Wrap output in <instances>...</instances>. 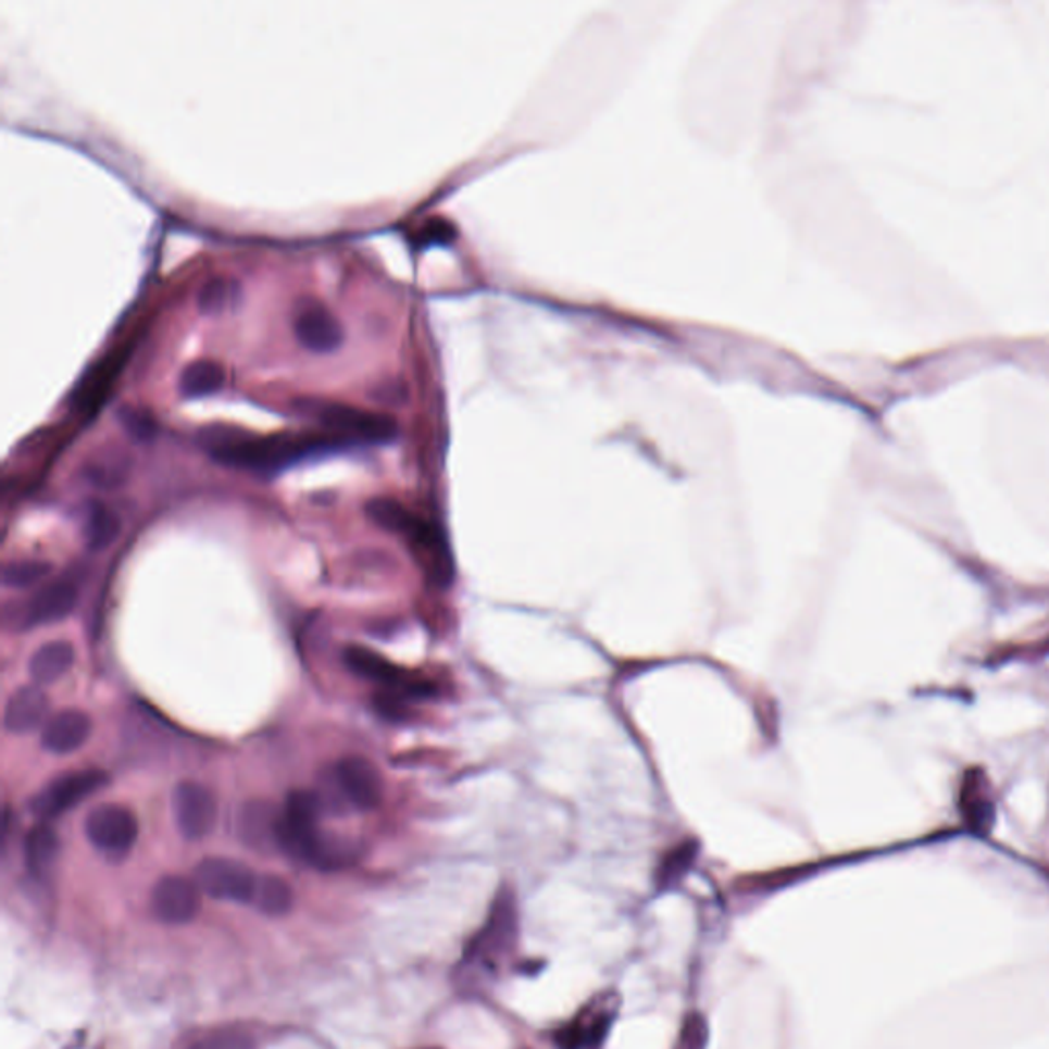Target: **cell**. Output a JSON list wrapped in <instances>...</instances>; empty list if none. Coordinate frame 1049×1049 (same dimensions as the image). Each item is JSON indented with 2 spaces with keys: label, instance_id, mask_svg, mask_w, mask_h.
<instances>
[{
  "label": "cell",
  "instance_id": "obj_1",
  "mask_svg": "<svg viewBox=\"0 0 1049 1049\" xmlns=\"http://www.w3.org/2000/svg\"><path fill=\"white\" fill-rule=\"evenodd\" d=\"M201 445L220 463L242 470L271 472L282 470L289 463L302 460L303 455L330 445V439L305 435L252 437L236 428L210 427L201 433Z\"/></svg>",
  "mask_w": 1049,
  "mask_h": 1049
},
{
  "label": "cell",
  "instance_id": "obj_2",
  "mask_svg": "<svg viewBox=\"0 0 1049 1049\" xmlns=\"http://www.w3.org/2000/svg\"><path fill=\"white\" fill-rule=\"evenodd\" d=\"M303 410L319 419L324 427L335 435L351 437L370 444H386L396 437V423L390 416L372 412V410L357 409L351 404H342L335 400H305Z\"/></svg>",
  "mask_w": 1049,
  "mask_h": 1049
},
{
  "label": "cell",
  "instance_id": "obj_3",
  "mask_svg": "<svg viewBox=\"0 0 1049 1049\" xmlns=\"http://www.w3.org/2000/svg\"><path fill=\"white\" fill-rule=\"evenodd\" d=\"M136 814L120 803H101L85 819V835L99 853L122 859L132 851L138 838Z\"/></svg>",
  "mask_w": 1049,
  "mask_h": 1049
},
{
  "label": "cell",
  "instance_id": "obj_4",
  "mask_svg": "<svg viewBox=\"0 0 1049 1049\" xmlns=\"http://www.w3.org/2000/svg\"><path fill=\"white\" fill-rule=\"evenodd\" d=\"M197 888L210 898L236 904H252L259 875L240 861L210 857L196 867Z\"/></svg>",
  "mask_w": 1049,
  "mask_h": 1049
},
{
  "label": "cell",
  "instance_id": "obj_5",
  "mask_svg": "<svg viewBox=\"0 0 1049 1049\" xmlns=\"http://www.w3.org/2000/svg\"><path fill=\"white\" fill-rule=\"evenodd\" d=\"M109 783V775L101 769H78L58 775L48 783L32 803L34 812L41 820H54L64 812L87 800Z\"/></svg>",
  "mask_w": 1049,
  "mask_h": 1049
},
{
  "label": "cell",
  "instance_id": "obj_6",
  "mask_svg": "<svg viewBox=\"0 0 1049 1049\" xmlns=\"http://www.w3.org/2000/svg\"><path fill=\"white\" fill-rule=\"evenodd\" d=\"M516 914L513 896L509 891L500 894L490 910L488 923L465 949V961L495 965L498 958H502L515 941Z\"/></svg>",
  "mask_w": 1049,
  "mask_h": 1049
},
{
  "label": "cell",
  "instance_id": "obj_7",
  "mask_svg": "<svg viewBox=\"0 0 1049 1049\" xmlns=\"http://www.w3.org/2000/svg\"><path fill=\"white\" fill-rule=\"evenodd\" d=\"M173 814L180 835L187 840H201L214 831L217 801L201 783H178L173 791Z\"/></svg>",
  "mask_w": 1049,
  "mask_h": 1049
},
{
  "label": "cell",
  "instance_id": "obj_8",
  "mask_svg": "<svg viewBox=\"0 0 1049 1049\" xmlns=\"http://www.w3.org/2000/svg\"><path fill=\"white\" fill-rule=\"evenodd\" d=\"M335 782L349 808L372 812L384 796V782L377 766L363 757H345L333 769Z\"/></svg>",
  "mask_w": 1049,
  "mask_h": 1049
},
{
  "label": "cell",
  "instance_id": "obj_9",
  "mask_svg": "<svg viewBox=\"0 0 1049 1049\" xmlns=\"http://www.w3.org/2000/svg\"><path fill=\"white\" fill-rule=\"evenodd\" d=\"M294 333L303 347L314 353H333L345 340L342 324L316 298H303L296 305Z\"/></svg>",
  "mask_w": 1049,
  "mask_h": 1049
},
{
  "label": "cell",
  "instance_id": "obj_10",
  "mask_svg": "<svg viewBox=\"0 0 1049 1049\" xmlns=\"http://www.w3.org/2000/svg\"><path fill=\"white\" fill-rule=\"evenodd\" d=\"M199 891L196 882L180 875H166L152 889V914L164 925H187L201 910Z\"/></svg>",
  "mask_w": 1049,
  "mask_h": 1049
},
{
  "label": "cell",
  "instance_id": "obj_11",
  "mask_svg": "<svg viewBox=\"0 0 1049 1049\" xmlns=\"http://www.w3.org/2000/svg\"><path fill=\"white\" fill-rule=\"evenodd\" d=\"M279 828H282V808L271 801H249L240 808L236 819V831L240 840L261 853L279 851Z\"/></svg>",
  "mask_w": 1049,
  "mask_h": 1049
},
{
  "label": "cell",
  "instance_id": "obj_12",
  "mask_svg": "<svg viewBox=\"0 0 1049 1049\" xmlns=\"http://www.w3.org/2000/svg\"><path fill=\"white\" fill-rule=\"evenodd\" d=\"M78 601V590L66 580H58L48 587L41 588L36 597L18 607V615L15 617L18 629L32 627V625H48L66 620L76 607Z\"/></svg>",
  "mask_w": 1049,
  "mask_h": 1049
},
{
  "label": "cell",
  "instance_id": "obj_13",
  "mask_svg": "<svg viewBox=\"0 0 1049 1049\" xmlns=\"http://www.w3.org/2000/svg\"><path fill=\"white\" fill-rule=\"evenodd\" d=\"M92 722L80 710L54 713L41 729V747L52 754H71L89 740Z\"/></svg>",
  "mask_w": 1049,
  "mask_h": 1049
},
{
  "label": "cell",
  "instance_id": "obj_14",
  "mask_svg": "<svg viewBox=\"0 0 1049 1049\" xmlns=\"http://www.w3.org/2000/svg\"><path fill=\"white\" fill-rule=\"evenodd\" d=\"M50 699L39 685L21 687L9 697L4 708V728L13 734H29L46 724Z\"/></svg>",
  "mask_w": 1049,
  "mask_h": 1049
},
{
  "label": "cell",
  "instance_id": "obj_15",
  "mask_svg": "<svg viewBox=\"0 0 1049 1049\" xmlns=\"http://www.w3.org/2000/svg\"><path fill=\"white\" fill-rule=\"evenodd\" d=\"M613 1025V1014L601 1011L590 1016H576L572 1023L553 1033V1041L560 1049H595L603 1044Z\"/></svg>",
  "mask_w": 1049,
  "mask_h": 1049
},
{
  "label": "cell",
  "instance_id": "obj_16",
  "mask_svg": "<svg viewBox=\"0 0 1049 1049\" xmlns=\"http://www.w3.org/2000/svg\"><path fill=\"white\" fill-rule=\"evenodd\" d=\"M72 664L74 648L71 641H48L29 660V675L36 685H52L71 671Z\"/></svg>",
  "mask_w": 1049,
  "mask_h": 1049
},
{
  "label": "cell",
  "instance_id": "obj_17",
  "mask_svg": "<svg viewBox=\"0 0 1049 1049\" xmlns=\"http://www.w3.org/2000/svg\"><path fill=\"white\" fill-rule=\"evenodd\" d=\"M124 363V355H113L105 359L101 365L95 367V372H90L87 375L85 382H80V386L74 390V404L76 409L83 410V412H90V410L97 409L103 404V400L108 398L109 388H111V382L113 377L120 372Z\"/></svg>",
  "mask_w": 1049,
  "mask_h": 1049
},
{
  "label": "cell",
  "instance_id": "obj_18",
  "mask_svg": "<svg viewBox=\"0 0 1049 1049\" xmlns=\"http://www.w3.org/2000/svg\"><path fill=\"white\" fill-rule=\"evenodd\" d=\"M365 511L377 527H382L390 534L404 535L407 539L423 523L421 516L414 515L402 502H398L394 498H372L367 502Z\"/></svg>",
  "mask_w": 1049,
  "mask_h": 1049
},
{
  "label": "cell",
  "instance_id": "obj_19",
  "mask_svg": "<svg viewBox=\"0 0 1049 1049\" xmlns=\"http://www.w3.org/2000/svg\"><path fill=\"white\" fill-rule=\"evenodd\" d=\"M224 382H226L224 367L215 361H210V359H201V361L189 363L183 370L178 390L185 398H203V396H210V394L220 390L224 386Z\"/></svg>",
  "mask_w": 1049,
  "mask_h": 1049
},
{
  "label": "cell",
  "instance_id": "obj_20",
  "mask_svg": "<svg viewBox=\"0 0 1049 1049\" xmlns=\"http://www.w3.org/2000/svg\"><path fill=\"white\" fill-rule=\"evenodd\" d=\"M60 853V838L54 828L48 824L36 826L25 838V863L27 870L41 877L54 867Z\"/></svg>",
  "mask_w": 1049,
  "mask_h": 1049
},
{
  "label": "cell",
  "instance_id": "obj_21",
  "mask_svg": "<svg viewBox=\"0 0 1049 1049\" xmlns=\"http://www.w3.org/2000/svg\"><path fill=\"white\" fill-rule=\"evenodd\" d=\"M122 521L115 511H111L101 502H92L85 515V539L87 546L95 552L108 550L109 546L120 537Z\"/></svg>",
  "mask_w": 1049,
  "mask_h": 1049
},
{
  "label": "cell",
  "instance_id": "obj_22",
  "mask_svg": "<svg viewBox=\"0 0 1049 1049\" xmlns=\"http://www.w3.org/2000/svg\"><path fill=\"white\" fill-rule=\"evenodd\" d=\"M252 907L267 916H284L294 908V889L277 875H259Z\"/></svg>",
  "mask_w": 1049,
  "mask_h": 1049
},
{
  "label": "cell",
  "instance_id": "obj_23",
  "mask_svg": "<svg viewBox=\"0 0 1049 1049\" xmlns=\"http://www.w3.org/2000/svg\"><path fill=\"white\" fill-rule=\"evenodd\" d=\"M52 572V564L41 562V560H17L9 562L2 570V580L11 588L36 587L41 580L48 578Z\"/></svg>",
  "mask_w": 1049,
  "mask_h": 1049
},
{
  "label": "cell",
  "instance_id": "obj_24",
  "mask_svg": "<svg viewBox=\"0 0 1049 1049\" xmlns=\"http://www.w3.org/2000/svg\"><path fill=\"white\" fill-rule=\"evenodd\" d=\"M695 854H697V845H695V842L678 845L675 851L666 854V857L662 859V863H660L659 873H657L659 888L666 889L675 886L676 882L691 867Z\"/></svg>",
  "mask_w": 1049,
  "mask_h": 1049
},
{
  "label": "cell",
  "instance_id": "obj_25",
  "mask_svg": "<svg viewBox=\"0 0 1049 1049\" xmlns=\"http://www.w3.org/2000/svg\"><path fill=\"white\" fill-rule=\"evenodd\" d=\"M236 298H238V284L226 277H215L201 287L197 303L201 312H220L228 308Z\"/></svg>",
  "mask_w": 1049,
  "mask_h": 1049
},
{
  "label": "cell",
  "instance_id": "obj_26",
  "mask_svg": "<svg viewBox=\"0 0 1049 1049\" xmlns=\"http://www.w3.org/2000/svg\"><path fill=\"white\" fill-rule=\"evenodd\" d=\"M187 1049H257L254 1039L249 1033L245 1032H215L197 1039L191 1048Z\"/></svg>",
  "mask_w": 1049,
  "mask_h": 1049
},
{
  "label": "cell",
  "instance_id": "obj_27",
  "mask_svg": "<svg viewBox=\"0 0 1049 1049\" xmlns=\"http://www.w3.org/2000/svg\"><path fill=\"white\" fill-rule=\"evenodd\" d=\"M120 419H122L125 430L138 441H148L157 433V421L148 410L124 407L120 412Z\"/></svg>",
  "mask_w": 1049,
  "mask_h": 1049
},
{
  "label": "cell",
  "instance_id": "obj_28",
  "mask_svg": "<svg viewBox=\"0 0 1049 1049\" xmlns=\"http://www.w3.org/2000/svg\"><path fill=\"white\" fill-rule=\"evenodd\" d=\"M375 710L390 722H400L409 715V699L398 691L384 689L382 694L375 695Z\"/></svg>",
  "mask_w": 1049,
  "mask_h": 1049
},
{
  "label": "cell",
  "instance_id": "obj_29",
  "mask_svg": "<svg viewBox=\"0 0 1049 1049\" xmlns=\"http://www.w3.org/2000/svg\"><path fill=\"white\" fill-rule=\"evenodd\" d=\"M708 1023L705 1019L699 1013H691L685 1023H683V1032H680V1048L683 1049H705L708 1046Z\"/></svg>",
  "mask_w": 1049,
  "mask_h": 1049
},
{
  "label": "cell",
  "instance_id": "obj_30",
  "mask_svg": "<svg viewBox=\"0 0 1049 1049\" xmlns=\"http://www.w3.org/2000/svg\"><path fill=\"white\" fill-rule=\"evenodd\" d=\"M982 794H976V789L970 785L967 791H965V816L970 819V822L974 826H986L990 819H992V806L988 803L986 798H979Z\"/></svg>",
  "mask_w": 1049,
  "mask_h": 1049
},
{
  "label": "cell",
  "instance_id": "obj_31",
  "mask_svg": "<svg viewBox=\"0 0 1049 1049\" xmlns=\"http://www.w3.org/2000/svg\"><path fill=\"white\" fill-rule=\"evenodd\" d=\"M425 236L427 240H447L453 236V228L444 222V220H433L428 226H425Z\"/></svg>",
  "mask_w": 1049,
  "mask_h": 1049
}]
</instances>
